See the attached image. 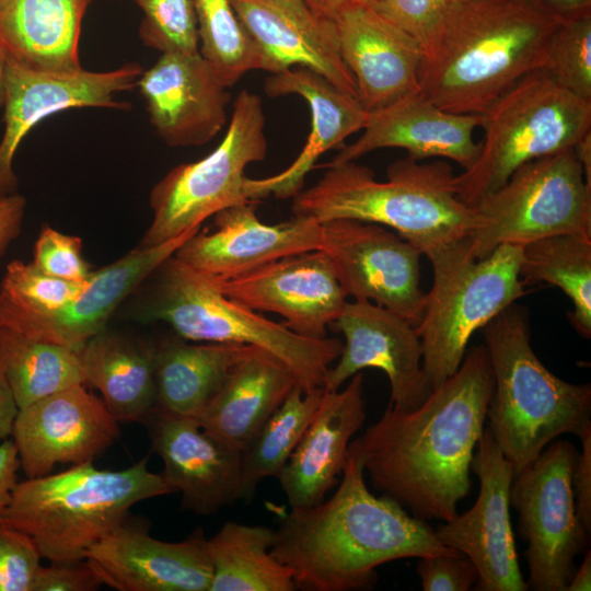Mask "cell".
<instances>
[{
    "mask_svg": "<svg viewBox=\"0 0 591 591\" xmlns=\"http://www.w3.org/2000/svg\"><path fill=\"white\" fill-rule=\"evenodd\" d=\"M493 391L487 349L475 346L417 409L399 412L389 405L357 438L373 488L424 520L456 515L471 490L474 450Z\"/></svg>",
    "mask_w": 591,
    "mask_h": 591,
    "instance_id": "cell-1",
    "label": "cell"
},
{
    "mask_svg": "<svg viewBox=\"0 0 591 591\" xmlns=\"http://www.w3.org/2000/svg\"><path fill=\"white\" fill-rule=\"evenodd\" d=\"M340 477L329 499L279 515L271 554L292 571L297 589L367 590L382 564L460 553L443 545L427 520L368 489L357 439L349 443Z\"/></svg>",
    "mask_w": 591,
    "mask_h": 591,
    "instance_id": "cell-2",
    "label": "cell"
},
{
    "mask_svg": "<svg viewBox=\"0 0 591 591\" xmlns=\"http://www.w3.org/2000/svg\"><path fill=\"white\" fill-rule=\"evenodd\" d=\"M385 181L355 161L328 166L292 202L296 217L325 222L352 219L392 229L432 264L433 275L474 259L470 241L475 211L460 197L459 178L445 160L409 157L391 163Z\"/></svg>",
    "mask_w": 591,
    "mask_h": 591,
    "instance_id": "cell-3",
    "label": "cell"
},
{
    "mask_svg": "<svg viewBox=\"0 0 591 591\" xmlns=\"http://www.w3.org/2000/svg\"><path fill=\"white\" fill-rule=\"evenodd\" d=\"M558 23L525 0H451L422 43L418 92L444 111L482 114L544 68Z\"/></svg>",
    "mask_w": 591,
    "mask_h": 591,
    "instance_id": "cell-4",
    "label": "cell"
},
{
    "mask_svg": "<svg viewBox=\"0 0 591 591\" xmlns=\"http://www.w3.org/2000/svg\"><path fill=\"white\" fill-rule=\"evenodd\" d=\"M484 337L494 374L487 429L514 474L557 437L591 429V385L564 381L541 362L523 308L501 311Z\"/></svg>",
    "mask_w": 591,
    "mask_h": 591,
    "instance_id": "cell-5",
    "label": "cell"
},
{
    "mask_svg": "<svg viewBox=\"0 0 591 591\" xmlns=\"http://www.w3.org/2000/svg\"><path fill=\"white\" fill-rule=\"evenodd\" d=\"M171 493L148 456L119 471L90 462L18 482L0 522L28 535L50 563L81 560L134 505Z\"/></svg>",
    "mask_w": 591,
    "mask_h": 591,
    "instance_id": "cell-6",
    "label": "cell"
},
{
    "mask_svg": "<svg viewBox=\"0 0 591 591\" xmlns=\"http://www.w3.org/2000/svg\"><path fill=\"white\" fill-rule=\"evenodd\" d=\"M151 275L152 288L134 312L136 318L165 322L185 340L264 349L291 370L304 392L323 387L327 370L343 348L338 338H309L292 332L230 299L217 280L174 254Z\"/></svg>",
    "mask_w": 591,
    "mask_h": 591,
    "instance_id": "cell-7",
    "label": "cell"
},
{
    "mask_svg": "<svg viewBox=\"0 0 591 591\" xmlns=\"http://www.w3.org/2000/svg\"><path fill=\"white\" fill-rule=\"evenodd\" d=\"M474 163L457 174L460 197L473 206L500 188L523 164L573 148L591 130V102L534 70L498 96L484 113Z\"/></svg>",
    "mask_w": 591,
    "mask_h": 591,
    "instance_id": "cell-8",
    "label": "cell"
},
{
    "mask_svg": "<svg viewBox=\"0 0 591 591\" xmlns=\"http://www.w3.org/2000/svg\"><path fill=\"white\" fill-rule=\"evenodd\" d=\"M266 153L263 102L244 89L234 100L218 147L198 161L173 167L152 187V220L138 246H157L199 230L219 211L250 201L244 190L245 169L264 160Z\"/></svg>",
    "mask_w": 591,
    "mask_h": 591,
    "instance_id": "cell-9",
    "label": "cell"
},
{
    "mask_svg": "<svg viewBox=\"0 0 591 591\" xmlns=\"http://www.w3.org/2000/svg\"><path fill=\"white\" fill-rule=\"evenodd\" d=\"M473 208L474 259L502 244L523 246L558 234L591 237V187L573 148L523 164Z\"/></svg>",
    "mask_w": 591,
    "mask_h": 591,
    "instance_id": "cell-10",
    "label": "cell"
},
{
    "mask_svg": "<svg viewBox=\"0 0 591 591\" xmlns=\"http://www.w3.org/2000/svg\"><path fill=\"white\" fill-rule=\"evenodd\" d=\"M521 255L522 245L502 244L482 259L433 275L415 326L432 390L459 369L473 334L524 296Z\"/></svg>",
    "mask_w": 591,
    "mask_h": 591,
    "instance_id": "cell-11",
    "label": "cell"
},
{
    "mask_svg": "<svg viewBox=\"0 0 591 591\" xmlns=\"http://www.w3.org/2000/svg\"><path fill=\"white\" fill-rule=\"evenodd\" d=\"M577 452L570 441L555 439L512 478L509 503L519 513L518 533L528 544V590L566 591L575 558L589 542L571 486Z\"/></svg>",
    "mask_w": 591,
    "mask_h": 591,
    "instance_id": "cell-12",
    "label": "cell"
},
{
    "mask_svg": "<svg viewBox=\"0 0 591 591\" xmlns=\"http://www.w3.org/2000/svg\"><path fill=\"white\" fill-rule=\"evenodd\" d=\"M320 250L329 259L347 297L384 306L417 325L426 293L420 286L418 248L396 232L372 222H321Z\"/></svg>",
    "mask_w": 591,
    "mask_h": 591,
    "instance_id": "cell-13",
    "label": "cell"
},
{
    "mask_svg": "<svg viewBox=\"0 0 591 591\" xmlns=\"http://www.w3.org/2000/svg\"><path fill=\"white\" fill-rule=\"evenodd\" d=\"M471 472L479 479L474 506L444 521L436 530L445 546L466 556L478 578L475 590L524 591L510 520L509 494L514 471L484 428L474 453Z\"/></svg>",
    "mask_w": 591,
    "mask_h": 591,
    "instance_id": "cell-14",
    "label": "cell"
},
{
    "mask_svg": "<svg viewBox=\"0 0 591 591\" xmlns=\"http://www.w3.org/2000/svg\"><path fill=\"white\" fill-rule=\"evenodd\" d=\"M143 69L128 62L109 71L81 69L56 74L35 71L5 59L4 131L0 141V197L16 193L15 152L26 134L44 118L70 108L106 107L129 111L117 93L132 90Z\"/></svg>",
    "mask_w": 591,
    "mask_h": 591,
    "instance_id": "cell-15",
    "label": "cell"
},
{
    "mask_svg": "<svg viewBox=\"0 0 591 591\" xmlns=\"http://www.w3.org/2000/svg\"><path fill=\"white\" fill-rule=\"evenodd\" d=\"M331 326L344 336L345 344L337 363L327 370L325 390H339L356 373L373 368L389 378V405L394 409L412 412L427 399L432 389L422 368L415 325L384 306L355 300L346 302Z\"/></svg>",
    "mask_w": 591,
    "mask_h": 591,
    "instance_id": "cell-16",
    "label": "cell"
},
{
    "mask_svg": "<svg viewBox=\"0 0 591 591\" xmlns=\"http://www.w3.org/2000/svg\"><path fill=\"white\" fill-rule=\"evenodd\" d=\"M84 385L20 408L11 437L27 478L47 475L56 464L93 462L119 438V422Z\"/></svg>",
    "mask_w": 591,
    "mask_h": 591,
    "instance_id": "cell-17",
    "label": "cell"
},
{
    "mask_svg": "<svg viewBox=\"0 0 591 591\" xmlns=\"http://www.w3.org/2000/svg\"><path fill=\"white\" fill-rule=\"evenodd\" d=\"M146 520L127 518L96 542L85 559L118 591H209L212 565L201 528L185 540L165 542L149 534Z\"/></svg>",
    "mask_w": 591,
    "mask_h": 591,
    "instance_id": "cell-18",
    "label": "cell"
},
{
    "mask_svg": "<svg viewBox=\"0 0 591 591\" xmlns=\"http://www.w3.org/2000/svg\"><path fill=\"white\" fill-rule=\"evenodd\" d=\"M217 282L230 299L254 311L279 314L289 329L309 338L326 337L327 327L347 302L329 259L320 248Z\"/></svg>",
    "mask_w": 591,
    "mask_h": 591,
    "instance_id": "cell-19",
    "label": "cell"
},
{
    "mask_svg": "<svg viewBox=\"0 0 591 591\" xmlns=\"http://www.w3.org/2000/svg\"><path fill=\"white\" fill-rule=\"evenodd\" d=\"M197 231L157 246H138L93 270L82 291L58 310L30 315L0 302V325L80 352L90 338L105 329L107 320L127 296Z\"/></svg>",
    "mask_w": 591,
    "mask_h": 591,
    "instance_id": "cell-20",
    "label": "cell"
},
{
    "mask_svg": "<svg viewBox=\"0 0 591 591\" xmlns=\"http://www.w3.org/2000/svg\"><path fill=\"white\" fill-rule=\"evenodd\" d=\"M150 123L170 147H199L227 123L231 99L200 53H163L137 81Z\"/></svg>",
    "mask_w": 591,
    "mask_h": 591,
    "instance_id": "cell-21",
    "label": "cell"
},
{
    "mask_svg": "<svg viewBox=\"0 0 591 591\" xmlns=\"http://www.w3.org/2000/svg\"><path fill=\"white\" fill-rule=\"evenodd\" d=\"M216 230L197 231L174 253L194 270L227 280L285 256L320 248L321 223L293 217L267 224L256 215L254 200L225 208L215 216Z\"/></svg>",
    "mask_w": 591,
    "mask_h": 591,
    "instance_id": "cell-22",
    "label": "cell"
},
{
    "mask_svg": "<svg viewBox=\"0 0 591 591\" xmlns=\"http://www.w3.org/2000/svg\"><path fill=\"white\" fill-rule=\"evenodd\" d=\"M143 424L164 463L163 478L181 493L182 509L208 517L242 500L240 451L211 437L193 417L154 409Z\"/></svg>",
    "mask_w": 591,
    "mask_h": 591,
    "instance_id": "cell-23",
    "label": "cell"
},
{
    "mask_svg": "<svg viewBox=\"0 0 591 591\" xmlns=\"http://www.w3.org/2000/svg\"><path fill=\"white\" fill-rule=\"evenodd\" d=\"M339 53L367 112L419 91L421 44L366 3L345 4L332 20Z\"/></svg>",
    "mask_w": 591,
    "mask_h": 591,
    "instance_id": "cell-24",
    "label": "cell"
},
{
    "mask_svg": "<svg viewBox=\"0 0 591 591\" xmlns=\"http://www.w3.org/2000/svg\"><path fill=\"white\" fill-rule=\"evenodd\" d=\"M480 123L482 114L448 112L414 92L368 112L362 135L343 146L326 166L356 161L373 150L401 148L414 160L439 158L453 161L465 170L474 163L479 151L474 131Z\"/></svg>",
    "mask_w": 591,
    "mask_h": 591,
    "instance_id": "cell-25",
    "label": "cell"
},
{
    "mask_svg": "<svg viewBox=\"0 0 591 591\" xmlns=\"http://www.w3.org/2000/svg\"><path fill=\"white\" fill-rule=\"evenodd\" d=\"M262 51L266 71L306 67L357 96L356 82L339 53L334 22L303 0H230Z\"/></svg>",
    "mask_w": 591,
    "mask_h": 591,
    "instance_id": "cell-26",
    "label": "cell"
},
{
    "mask_svg": "<svg viewBox=\"0 0 591 591\" xmlns=\"http://www.w3.org/2000/svg\"><path fill=\"white\" fill-rule=\"evenodd\" d=\"M264 89L269 96L298 94L303 97L310 106L311 130L305 146L286 170L266 178L245 179V195L255 201L269 195L278 199L294 197L302 190L318 158L362 130L368 115L357 96L337 89L306 67L270 73Z\"/></svg>",
    "mask_w": 591,
    "mask_h": 591,
    "instance_id": "cell-27",
    "label": "cell"
},
{
    "mask_svg": "<svg viewBox=\"0 0 591 591\" xmlns=\"http://www.w3.org/2000/svg\"><path fill=\"white\" fill-rule=\"evenodd\" d=\"M364 419L362 373L351 376L344 390L324 389L311 422L276 476L290 508L313 507L325 499L343 474L349 443Z\"/></svg>",
    "mask_w": 591,
    "mask_h": 591,
    "instance_id": "cell-28",
    "label": "cell"
},
{
    "mask_svg": "<svg viewBox=\"0 0 591 591\" xmlns=\"http://www.w3.org/2000/svg\"><path fill=\"white\" fill-rule=\"evenodd\" d=\"M296 384V376L282 361L253 347L195 419L211 437L241 452Z\"/></svg>",
    "mask_w": 591,
    "mask_h": 591,
    "instance_id": "cell-29",
    "label": "cell"
},
{
    "mask_svg": "<svg viewBox=\"0 0 591 591\" xmlns=\"http://www.w3.org/2000/svg\"><path fill=\"white\" fill-rule=\"evenodd\" d=\"M92 0H0V49L5 59L47 73L82 69L79 40Z\"/></svg>",
    "mask_w": 591,
    "mask_h": 591,
    "instance_id": "cell-30",
    "label": "cell"
},
{
    "mask_svg": "<svg viewBox=\"0 0 591 591\" xmlns=\"http://www.w3.org/2000/svg\"><path fill=\"white\" fill-rule=\"evenodd\" d=\"M84 383L97 389L118 422H143L157 407L154 346L106 329L80 351Z\"/></svg>",
    "mask_w": 591,
    "mask_h": 591,
    "instance_id": "cell-31",
    "label": "cell"
},
{
    "mask_svg": "<svg viewBox=\"0 0 591 591\" xmlns=\"http://www.w3.org/2000/svg\"><path fill=\"white\" fill-rule=\"evenodd\" d=\"M252 348L240 344L194 345L183 338L161 341L154 346L155 409L196 418Z\"/></svg>",
    "mask_w": 591,
    "mask_h": 591,
    "instance_id": "cell-32",
    "label": "cell"
},
{
    "mask_svg": "<svg viewBox=\"0 0 591 591\" xmlns=\"http://www.w3.org/2000/svg\"><path fill=\"white\" fill-rule=\"evenodd\" d=\"M275 530L227 521L207 538L209 591H294L292 571L271 554Z\"/></svg>",
    "mask_w": 591,
    "mask_h": 591,
    "instance_id": "cell-33",
    "label": "cell"
},
{
    "mask_svg": "<svg viewBox=\"0 0 591 591\" xmlns=\"http://www.w3.org/2000/svg\"><path fill=\"white\" fill-rule=\"evenodd\" d=\"M0 366L19 408L85 384L80 352L0 325Z\"/></svg>",
    "mask_w": 591,
    "mask_h": 591,
    "instance_id": "cell-34",
    "label": "cell"
},
{
    "mask_svg": "<svg viewBox=\"0 0 591 591\" xmlns=\"http://www.w3.org/2000/svg\"><path fill=\"white\" fill-rule=\"evenodd\" d=\"M519 276L523 285L547 282L571 300L569 320L584 338L591 336V237L558 234L522 246Z\"/></svg>",
    "mask_w": 591,
    "mask_h": 591,
    "instance_id": "cell-35",
    "label": "cell"
},
{
    "mask_svg": "<svg viewBox=\"0 0 591 591\" xmlns=\"http://www.w3.org/2000/svg\"><path fill=\"white\" fill-rule=\"evenodd\" d=\"M324 387L304 392L299 384L240 453L242 500H253L258 484L276 477L311 422Z\"/></svg>",
    "mask_w": 591,
    "mask_h": 591,
    "instance_id": "cell-36",
    "label": "cell"
},
{
    "mask_svg": "<svg viewBox=\"0 0 591 591\" xmlns=\"http://www.w3.org/2000/svg\"><path fill=\"white\" fill-rule=\"evenodd\" d=\"M199 53L219 81L234 85L251 70H265L264 56L241 24L230 0H194Z\"/></svg>",
    "mask_w": 591,
    "mask_h": 591,
    "instance_id": "cell-37",
    "label": "cell"
},
{
    "mask_svg": "<svg viewBox=\"0 0 591 591\" xmlns=\"http://www.w3.org/2000/svg\"><path fill=\"white\" fill-rule=\"evenodd\" d=\"M543 69L561 88L591 102V13L555 26L545 45Z\"/></svg>",
    "mask_w": 591,
    "mask_h": 591,
    "instance_id": "cell-38",
    "label": "cell"
},
{
    "mask_svg": "<svg viewBox=\"0 0 591 591\" xmlns=\"http://www.w3.org/2000/svg\"><path fill=\"white\" fill-rule=\"evenodd\" d=\"M88 278L84 281L54 278L33 263L13 260L8 264L0 283V302L30 315L55 311L70 303Z\"/></svg>",
    "mask_w": 591,
    "mask_h": 591,
    "instance_id": "cell-39",
    "label": "cell"
},
{
    "mask_svg": "<svg viewBox=\"0 0 591 591\" xmlns=\"http://www.w3.org/2000/svg\"><path fill=\"white\" fill-rule=\"evenodd\" d=\"M142 11L139 37L163 53H198L199 38L194 0H134Z\"/></svg>",
    "mask_w": 591,
    "mask_h": 591,
    "instance_id": "cell-40",
    "label": "cell"
},
{
    "mask_svg": "<svg viewBox=\"0 0 591 591\" xmlns=\"http://www.w3.org/2000/svg\"><path fill=\"white\" fill-rule=\"evenodd\" d=\"M32 263L44 274L69 281H84L93 271L82 256V240L48 225L35 242Z\"/></svg>",
    "mask_w": 591,
    "mask_h": 591,
    "instance_id": "cell-41",
    "label": "cell"
},
{
    "mask_svg": "<svg viewBox=\"0 0 591 591\" xmlns=\"http://www.w3.org/2000/svg\"><path fill=\"white\" fill-rule=\"evenodd\" d=\"M40 558L28 535L0 522V591H32Z\"/></svg>",
    "mask_w": 591,
    "mask_h": 591,
    "instance_id": "cell-42",
    "label": "cell"
},
{
    "mask_svg": "<svg viewBox=\"0 0 591 591\" xmlns=\"http://www.w3.org/2000/svg\"><path fill=\"white\" fill-rule=\"evenodd\" d=\"M416 571L424 591H467L478 573L462 553L437 554L418 558Z\"/></svg>",
    "mask_w": 591,
    "mask_h": 591,
    "instance_id": "cell-43",
    "label": "cell"
},
{
    "mask_svg": "<svg viewBox=\"0 0 591 591\" xmlns=\"http://www.w3.org/2000/svg\"><path fill=\"white\" fill-rule=\"evenodd\" d=\"M451 0H379L371 4L378 13L422 43Z\"/></svg>",
    "mask_w": 591,
    "mask_h": 591,
    "instance_id": "cell-44",
    "label": "cell"
},
{
    "mask_svg": "<svg viewBox=\"0 0 591 591\" xmlns=\"http://www.w3.org/2000/svg\"><path fill=\"white\" fill-rule=\"evenodd\" d=\"M102 580L86 559L40 566L32 591H94Z\"/></svg>",
    "mask_w": 591,
    "mask_h": 591,
    "instance_id": "cell-45",
    "label": "cell"
},
{
    "mask_svg": "<svg viewBox=\"0 0 591 591\" xmlns=\"http://www.w3.org/2000/svg\"><path fill=\"white\" fill-rule=\"evenodd\" d=\"M581 452H577L571 486L577 517L587 533L591 532V429L579 437Z\"/></svg>",
    "mask_w": 591,
    "mask_h": 591,
    "instance_id": "cell-46",
    "label": "cell"
},
{
    "mask_svg": "<svg viewBox=\"0 0 591 591\" xmlns=\"http://www.w3.org/2000/svg\"><path fill=\"white\" fill-rule=\"evenodd\" d=\"M26 209V199L18 194L0 197V258L20 235Z\"/></svg>",
    "mask_w": 591,
    "mask_h": 591,
    "instance_id": "cell-47",
    "label": "cell"
},
{
    "mask_svg": "<svg viewBox=\"0 0 591 591\" xmlns=\"http://www.w3.org/2000/svg\"><path fill=\"white\" fill-rule=\"evenodd\" d=\"M20 467L15 443L12 439L2 441L0 443V520L18 484V471Z\"/></svg>",
    "mask_w": 591,
    "mask_h": 591,
    "instance_id": "cell-48",
    "label": "cell"
},
{
    "mask_svg": "<svg viewBox=\"0 0 591 591\" xmlns=\"http://www.w3.org/2000/svg\"><path fill=\"white\" fill-rule=\"evenodd\" d=\"M543 14L563 22L591 13V0H525Z\"/></svg>",
    "mask_w": 591,
    "mask_h": 591,
    "instance_id": "cell-49",
    "label": "cell"
},
{
    "mask_svg": "<svg viewBox=\"0 0 591 591\" xmlns=\"http://www.w3.org/2000/svg\"><path fill=\"white\" fill-rule=\"evenodd\" d=\"M19 406L0 366V443L12 436Z\"/></svg>",
    "mask_w": 591,
    "mask_h": 591,
    "instance_id": "cell-50",
    "label": "cell"
},
{
    "mask_svg": "<svg viewBox=\"0 0 591 591\" xmlns=\"http://www.w3.org/2000/svg\"><path fill=\"white\" fill-rule=\"evenodd\" d=\"M591 586V551H586L584 558L572 575L571 580L569 581L566 591H584L590 590Z\"/></svg>",
    "mask_w": 591,
    "mask_h": 591,
    "instance_id": "cell-51",
    "label": "cell"
},
{
    "mask_svg": "<svg viewBox=\"0 0 591 591\" xmlns=\"http://www.w3.org/2000/svg\"><path fill=\"white\" fill-rule=\"evenodd\" d=\"M573 151L582 166L586 183L591 187V130L576 142Z\"/></svg>",
    "mask_w": 591,
    "mask_h": 591,
    "instance_id": "cell-52",
    "label": "cell"
},
{
    "mask_svg": "<svg viewBox=\"0 0 591 591\" xmlns=\"http://www.w3.org/2000/svg\"><path fill=\"white\" fill-rule=\"evenodd\" d=\"M314 12L329 20L347 3L357 1L369 4V0H303Z\"/></svg>",
    "mask_w": 591,
    "mask_h": 591,
    "instance_id": "cell-53",
    "label": "cell"
},
{
    "mask_svg": "<svg viewBox=\"0 0 591 591\" xmlns=\"http://www.w3.org/2000/svg\"><path fill=\"white\" fill-rule=\"evenodd\" d=\"M4 71H5V57L0 49V107L4 104V95H5V88H4Z\"/></svg>",
    "mask_w": 591,
    "mask_h": 591,
    "instance_id": "cell-54",
    "label": "cell"
},
{
    "mask_svg": "<svg viewBox=\"0 0 591 591\" xmlns=\"http://www.w3.org/2000/svg\"><path fill=\"white\" fill-rule=\"evenodd\" d=\"M376 1H379V0H369V5L373 4Z\"/></svg>",
    "mask_w": 591,
    "mask_h": 591,
    "instance_id": "cell-55",
    "label": "cell"
}]
</instances>
